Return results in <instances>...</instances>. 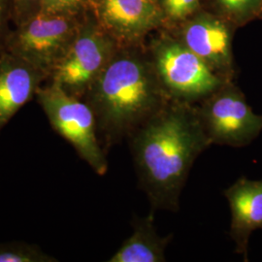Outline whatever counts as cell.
Here are the masks:
<instances>
[{"mask_svg": "<svg viewBox=\"0 0 262 262\" xmlns=\"http://www.w3.org/2000/svg\"><path fill=\"white\" fill-rule=\"evenodd\" d=\"M154 212L132 221L133 232L113 254L109 262L166 261L165 251L173 235L161 237L154 225Z\"/></svg>", "mask_w": 262, "mask_h": 262, "instance_id": "7c38bea8", "label": "cell"}, {"mask_svg": "<svg viewBox=\"0 0 262 262\" xmlns=\"http://www.w3.org/2000/svg\"><path fill=\"white\" fill-rule=\"evenodd\" d=\"M119 47L115 39L99 25L94 12L86 13L73 44L48 82L55 83L67 94L83 99Z\"/></svg>", "mask_w": 262, "mask_h": 262, "instance_id": "8992f818", "label": "cell"}, {"mask_svg": "<svg viewBox=\"0 0 262 262\" xmlns=\"http://www.w3.org/2000/svg\"><path fill=\"white\" fill-rule=\"evenodd\" d=\"M230 212L229 235L235 243V253L249 261V243L253 231L262 229V179L242 176L224 191Z\"/></svg>", "mask_w": 262, "mask_h": 262, "instance_id": "8fae6325", "label": "cell"}, {"mask_svg": "<svg viewBox=\"0 0 262 262\" xmlns=\"http://www.w3.org/2000/svg\"><path fill=\"white\" fill-rule=\"evenodd\" d=\"M40 247L26 242L0 243V262H56Z\"/></svg>", "mask_w": 262, "mask_h": 262, "instance_id": "5bb4252c", "label": "cell"}, {"mask_svg": "<svg viewBox=\"0 0 262 262\" xmlns=\"http://www.w3.org/2000/svg\"><path fill=\"white\" fill-rule=\"evenodd\" d=\"M220 16L234 28L262 18V0H214Z\"/></svg>", "mask_w": 262, "mask_h": 262, "instance_id": "4fadbf2b", "label": "cell"}, {"mask_svg": "<svg viewBox=\"0 0 262 262\" xmlns=\"http://www.w3.org/2000/svg\"><path fill=\"white\" fill-rule=\"evenodd\" d=\"M94 13L120 47L139 46L164 19L158 0H95Z\"/></svg>", "mask_w": 262, "mask_h": 262, "instance_id": "9c48e42d", "label": "cell"}, {"mask_svg": "<svg viewBox=\"0 0 262 262\" xmlns=\"http://www.w3.org/2000/svg\"><path fill=\"white\" fill-rule=\"evenodd\" d=\"M195 106L212 145L243 148L261 133L262 116L253 112L233 81L225 82Z\"/></svg>", "mask_w": 262, "mask_h": 262, "instance_id": "52a82bcc", "label": "cell"}, {"mask_svg": "<svg viewBox=\"0 0 262 262\" xmlns=\"http://www.w3.org/2000/svg\"><path fill=\"white\" fill-rule=\"evenodd\" d=\"M44 0H14L13 25L19 26L41 13Z\"/></svg>", "mask_w": 262, "mask_h": 262, "instance_id": "e0dca14e", "label": "cell"}, {"mask_svg": "<svg viewBox=\"0 0 262 262\" xmlns=\"http://www.w3.org/2000/svg\"><path fill=\"white\" fill-rule=\"evenodd\" d=\"M14 16V0H0V56L6 53L11 24Z\"/></svg>", "mask_w": 262, "mask_h": 262, "instance_id": "ac0fdd59", "label": "cell"}, {"mask_svg": "<svg viewBox=\"0 0 262 262\" xmlns=\"http://www.w3.org/2000/svg\"><path fill=\"white\" fill-rule=\"evenodd\" d=\"M141 189L151 210L178 212L197 158L212 146L195 104L170 100L127 138Z\"/></svg>", "mask_w": 262, "mask_h": 262, "instance_id": "6da1fadb", "label": "cell"}, {"mask_svg": "<svg viewBox=\"0 0 262 262\" xmlns=\"http://www.w3.org/2000/svg\"><path fill=\"white\" fill-rule=\"evenodd\" d=\"M95 0H44L41 13L84 16L94 12Z\"/></svg>", "mask_w": 262, "mask_h": 262, "instance_id": "9a60e30c", "label": "cell"}, {"mask_svg": "<svg viewBox=\"0 0 262 262\" xmlns=\"http://www.w3.org/2000/svg\"><path fill=\"white\" fill-rule=\"evenodd\" d=\"M165 18L173 21H184L194 15L201 0H158Z\"/></svg>", "mask_w": 262, "mask_h": 262, "instance_id": "2e32d148", "label": "cell"}, {"mask_svg": "<svg viewBox=\"0 0 262 262\" xmlns=\"http://www.w3.org/2000/svg\"><path fill=\"white\" fill-rule=\"evenodd\" d=\"M184 21L186 23L182 27L179 40L224 80L233 81L234 27L223 17L207 12H196Z\"/></svg>", "mask_w": 262, "mask_h": 262, "instance_id": "ba28073f", "label": "cell"}, {"mask_svg": "<svg viewBox=\"0 0 262 262\" xmlns=\"http://www.w3.org/2000/svg\"><path fill=\"white\" fill-rule=\"evenodd\" d=\"M149 56L170 100L197 104L227 82L178 38L154 41Z\"/></svg>", "mask_w": 262, "mask_h": 262, "instance_id": "3957f363", "label": "cell"}, {"mask_svg": "<svg viewBox=\"0 0 262 262\" xmlns=\"http://www.w3.org/2000/svg\"><path fill=\"white\" fill-rule=\"evenodd\" d=\"M83 99L94 111L106 154L170 101L149 53L139 46L119 47Z\"/></svg>", "mask_w": 262, "mask_h": 262, "instance_id": "7a4b0ae2", "label": "cell"}, {"mask_svg": "<svg viewBox=\"0 0 262 262\" xmlns=\"http://www.w3.org/2000/svg\"><path fill=\"white\" fill-rule=\"evenodd\" d=\"M84 16L40 13L12 28L6 52L21 57L50 78L73 44Z\"/></svg>", "mask_w": 262, "mask_h": 262, "instance_id": "5b68a950", "label": "cell"}, {"mask_svg": "<svg viewBox=\"0 0 262 262\" xmlns=\"http://www.w3.org/2000/svg\"><path fill=\"white\" fill-rule=\"evenodd\" d=\"M35 97L53 129L73 146L78 156L97 175H105L108 161L99 141L91 106L84 99L67 94L52 82L42 84Z\"/></svg>", "mask_w": 262, "mask_h": 262, "instance_id": "277c9868", "label": "cell"}, {"mask_svg": "<svg viewBox=\"0 0 262 262\" xmlns=\"http://www.w3.org/2000/svg\"><path fill=\"white\" fill-rule=\"evenodd\" d=\"M48 80L45 72L21 57L8 52L0 56V133Z\"/></svg>", "mask_w": 262, "mask_h": 262, "instance_id": "30bf717a", "label": "cell"}]
</instances>
